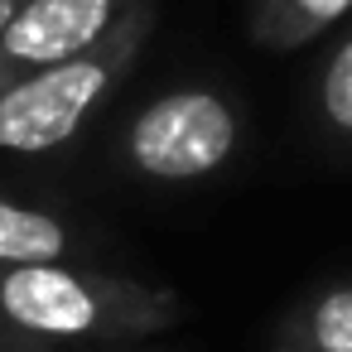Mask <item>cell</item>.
I'll use <instances>...</instances> for the list:
<instances>
[{
  "label": "cell",
  "instance_id": "2",
  "mask_svg": "<svg viewBox=\"0 0 352 352\" xmlns=\"http://www.w3.org/2000/svg\"><path fill=\"white\" fill-rule=\"evenodd\" d=\"M155 20H160V0L131 10L102 44L6 82L0 87V150L34 160L73 145L135 68L145 39L155 34Z\"/></svg>",
  "mask_w": 352,
  "mask_h": 352
},
{
  "label": "cell",
  "instance_id": "4",
  "mask_svg": "<svg viewBox=\"0 0 352 352\" xmlns=\"http://www.w3.org/2000/svg\"><path fill=\"white\" fill-rule=\"evenodd\" d=\"M140 6L150 0H25L0 34V87L102 44Z\"/></svg>",
  "mask_w": 352,
  "mask_h": 352
},
{
  "label": "cell",
  "instance_id": "5",
  "mask_svg": "<svg viewBox=\"0 0 352 352\" xmlns=\"http://www.w3.org/2000/svg\"><path fill=\"white\" fill-rule=\"evenodd\" d=\"M102 251L107 236L92 222L63 212L58 203L25 198L0 184V265H63V261L97 265Z\"/></svg>",
  "mask_w": 352,
  "mask_h": 352
},
{
  "label": "cell",
  "instance_id": "3",
  "mask_svg": "<svg viewBox=\"0 0 352 352\" xmlns=\"http://www.w3.org/2000/svg\"><path fill=\"white\" fill-rule=\"evenodd\" d=\"M246 140V111L212 82H179L145 97L111 135V164L155 188H184L222 174Z\"/></svg>",
  "mask_w": 352,
  "mask_h": 352
},
{
  "label": "cell",
  "instance_id": "6",
  "mask_svg": "<svg viewBox=\"0 0 352 352\" xmlns=\"http://www.w3.org/2000/svg\"><path fill=\"white\" fill-rule=\"evenodd\" d=\"M265 352H352V275L299 294L270 328Z\"/></svg>",
  "mask_w": 352,
  "mask_h": 352
},
{
  "label": "cell",
  "instance_id": "9",
  "mask_svg": "<svg viewBox=\"0 0 352 352\" xmlns=\"http://www.w3.org/2000/svg\"><path fill=\"white\" fill-rule=\"evenodd\" d=\"M0 352H44V347H34L30 338H20L6 318H0Z\"/></svg>",
  "mask_w": 352,
  "mask_h": 352
},
{
  "label": "cell",
  "instance_id": "7",
  "mask_svg": "<svg viewBox=\"0 0 352 352\" xmlns=\"http://www.w3.org/2000/svg\"><path fill=\"white\" fill-rule=\"evenodd\" d=\"M352 20V0H251L246 30L265 54H294Z\"/></svg>",
  "mask_w": 352,
  "mask_h": 352
},
{
  "label": "cell",
  "instance_id": "10",
  "mask_svg": "<svg viewBox=\"0 0 352 352\" xmlns=\"http://www.w3.org/2000/svg\"><path fill=\"white\" fill-rule=\"evenodd\" d=\"M20 6H25V0H0V34L10 30V20L20 15Z\"/></svg>",
  "mask_w": 352,
  "mask_h": 352
},
{
  "label": "cell",
  "instance_id": "1",
  "mask_svg": "<svg viewBox=\"0 0 352 352\" xmlns=\"http://www.w3.org/2000/svg\"><path fill=\"white\" fill-rule=\"evenodd\" d=\"M0 318L34 347H121L169 333L184 294L111 265H0Z\"/></svg>",
  "mask_w": 352,
  "mask_h": 352
},
{
  "label": "cell",
  "instance_id": "8",
  "mask_svg": "<svg viewBox=\"0 0 352 352\" xmlns=\"http://www.w3.org/2000/svg\"><path fill=\"white\" fill-rule=\"evenodd\" d=\"M309 121L333 150L352 155V20L333 30L309 78Z\"/></svg>",
  "mask_w": 352,
  "mask_h": 352
}]
</instances>
